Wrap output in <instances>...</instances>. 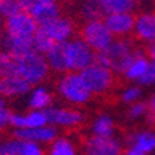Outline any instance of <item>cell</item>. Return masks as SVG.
Wrapping results in <instances>:
<instances>
[{
	"instance_id": "obj_21",
	"label": "cell",
	"mask_w": 155,
	"mask_h": 155,
	"mask_svg": "<svg viewBox=\"0 0 155 155\" xmlns=\"http://www.w3.org/2000/svg\"><path fill=\"white\" fill-rule=\"evenodd\" d=\"M104 11L108 14L130 13L139 4V0H100Z\"/></svg>"
},
{
	"instance_id": "obj_33",
	"label": "cell",
	"mask_w": 155,
	"mask_h": 155,
	"mask_svg": "<svg viewBox=\"0 0 155 155\" xmlns=\"http://www.w3.org/2000/svg\"><path fill=\"white\" fill-rule=\"evenodd\" d=\"M10 115L8 110H0V129H4L7 125H10Z\"/></svg>"
},
{
	"instance_id": "obj_34",
	"label": "cell",
	"mask_w": 155,
	"mask_h": 155,
	"mask_svg": "<svg viewBox=\"0 0 155 155\" xmlns=\"http://www.w3.org/2000/svg\"><path fill=\"white\" fill-rule=\"evenodd\" d=\"M125 155H145L144 152H141V151H139V150L137 148H130V150H127V151H126V154Z\"/></svg>"
},
{
	"instance_id": "obj_40",
	"label": "cell",
	"mask_w": 155,
	"mask_h": 155,
	"mask_svg": "<svg viewBox=\"0 0 155 155\" xmlns=\"http://www.w3.org/2000/svg\"><path fill=\"white\" fill-rule=\"evenodd\" d=\"M62 2H67V3H69V2H75V0H62Z\"/></svg>"
},
{
	"instance_id": "obj_3",
	"label": "cell",
	"mask_w": 155,
	"mask_h": 155,
	"mask_svg": "<svg viewBox=\"0 0 155 155\" xmlns=\"http://www.w3.org/2000/svg\"><path fill=\"white\" fill-rule=\"evenodd\" d=\"M58 91L72 104H84L91 98V91L79 72H67L58 81Z\"/></svg>"
},
{
	"instance_id": "obj_13",
	"label": "cell",
	"mask_w": 155,
	"mask_h": 155,
	"mask_svg": "<svg viewBox=\"0 0 155 155\" xmlns=\"http://www.w3.org/2000/svg\"><path fill=\"white\" fill-rule=\"evenodd\" d=\"M86 152H93L96 155H119L122 145L114 137H98L91 136L84 144Z\"/></svg>"
},
{
	"instance_id": "obj_8",
	"label": "cell",
	"mask_w": 155,
	"mask_h": 155,
	"mask_svg": "<svg viewBox=\"0 0 155 155\" xmlns=\"http://www.w3.org/2000/svg\"><path fill=\"white\" fill-rule=\"evenodd\" d=\"M39 28L51 39V42L54 45L69 42L71 39H74L75 22L68 17L61 15L60 18L54 19V21L46 24V25L39 26Z\"/></svg>"
},
{
	"instance_id": "obj_38",
	"label": "cell",
	"mask_w": 155,
	"mask_h": 155,
	"mask_svg": "<svg viewBox=\"0 0 155 155\" xmlns=\"http://www.w3.org/2000/svg\"><path fill=\"white\" fill-rule=\"evenodd\" d=\"M48 2H57V0H32V3H48Z\"/></svg>"
},
{
	"instance_id": "obj_14",
	"label": "cell",
	"mask_w": 155,
	"mask_h": 155,
	"mask_svg": "<svg viewBox=\"0 0 155 155\" xmlns=\"http://www.w3.org/2000/svg\"><path fill=\"white\" fill-rule=\"evenodd\" d=\"M136 17L132 13H120V14H108L104 18V24L110 32L115 36H125L134 29Z\"/></svg>"
},
{
	"instance_id": "obj_9",
	"label": "cell",
	"mask_w": 155,
	"mask_h": 155,
	"mask_svg": "<svg viewBox=\"0 0 155 155\" xmlns=\"http://www.w3.org/2000/svg\"><path fill=\"white\" fill-rule=\"evenodd\" d=\"M48 118V125L60 126V127H75L83 122L84 116L81 111L72 110V108H57L50 107L46 110Z\"/></svg>"
},
{
	"instance_id": "obj_28",
	"label": "cell",
	"mask_w": 155,
	"mask_h": 155,
	"mask_svg": "<svg viewBox=\"0 0 155 155\" xmlns=\"http://www.w3.org/2000/svg\"><path fill=\"white\" fill-rule=\"evenodd\" d=\"M0 155H21V140L13 139L0 143Z\"/></svg>"
},
{
	"instance_id": "obj_18",
	"label": "cell",
	"mask_w": 155,
	"mask_h": 155,
	"mask_svg": "<svg viewBox=\"0 0 155 155\" xmlns=\"http://www.w3.org/2000/svg\"><path fill=\"white\" fill-rule=\"evenodd\" d=\"M67 43V42H65ZM65 43H58L50 51L46 54V60L47 64L50 67V69L60 74H67L69 72L68 69V64H67V54H65Z\"/></svg>"
},
{
	"instance_id": "obj_17",
	"label": "cell",
	"mask_w": 155,
	"mask_h": 155,
	"mask_svg": "<svg viewBox=\"0 0 155 155\" xmlns=\"http://www.w3.org/2000/svg\"><path fill=\"white\" fill-rule=\"evenodd\" d=\"M134 35L140 40L155 42V14L145 13L136 17Z\"/></svg>"
},
{
	"instance_id": "obj_16",
	"label": "cell",
	"mask_w": 155,
	"mask_h": 155,
	"mask_svg": "<svg viewBox=\"0 0 155 155\" xmlns=\"http://www.w3.org/2000/svg\"><path fill=\"white\" fill-rule=\"evenodd\" d=\"M32 86L19 76L0 78V96L2 97H18L29 93Z\"/></svg>"
},
{
	"instance_id": "obj_12",
	"label": "cell",
	"mask_w": 155,
	"mask_h": 155,
	"mask_svg": "<svg viewBox=\"0 0 155 155\" xmlns=\"http://www.w3.org/2000/svg\"><path fill=\"white\" fill-rule=\"evenodd\" d=\"M26 13L35 19L39 26H42L54 21V19L60 18L61 17V7H60V4L57 2L33 3Z\"/></svg>"
},
{
	"instance_id": "obj_25",
	"label": "cell",
	"mask_w": 155,
	"mask_h": 155,
	"mask_svg": "<svg viewBox=\"0 0 155 155\" xmlns=\"http://www.w3.org/2000/svg\"><path fill=\"white\" fill-rule=\"evenodd\" d=\"M17 76V58L0 50V78Z\"/></svg>"
},
{
	"instance_id": "obj_32",
	"label": "cell",
	"mask_w": 155,
	"mask_h": 155,
	"mask_svg": "<svg viewBox=\"0 0 155 155\" xmlns=\"http://www.w3.org/2000/svg\"><path fill=\"white\" fill-rule=\"evenodd\" d=\"M147 108H148V104L147 103H136L133 104L129 108V118H139V116L144 115L147 112Z\"/></svg>"
},
{
	"instance_id": "obj_23",
	"label": "cell",
	"mask_w": 155,
	"mask_h": 155,
	"mask_svg": "<svg viewBox=\"0 0 155 155\" xmlns=\"http://www.w3.org/2000/svg\"><path fill=\"white\" fill-rule=\"evenodd\" d=\"M114 120L108 115H100L97 116L93 122V133L98 137H112L114 133Z\"/></svg>"
},
{
	"instance_id": "obj_15",
	"label": "cell",
	"mask_w": 155,
	"mask_h": 155,
	"mask_svg": "<svg viewBox=\"0 0 155 155\" xmlns=\"http://www.w3.org/2000/svg\"><path fill=\"white\" fill-rule=\"evenodd\" d=\"M35 39V38H33ZM33 39H19V38H13L4 33L2 36V50L7 51L13 57H22V55L28 54V53L35 50V42Z\"/></svg>"
},
{
	"instance_id": "obj_4",
	"label": "cell",
	"mask_w": 155,
	"mask_h": 155,
	"mask_svg": "<svg viewBox=\"0 0 155 155\" xmlns=\"http://www.w3.org/2000/svg\"><path fill=\"white\" fill-rule=\"evenodd\" d=\"M65 54L69 72H79L96 61V53L84 43L82 38H74L65 43Z\"/></svg>"
},
{
	"instance_id": "obj_37",
	"label": "cell",
	"mask_w": 155,
	"mask_h": 155,
	"mask_svg": "<svg viewBox=\"0 0 155 155\" xmlns=\"http://www.w3.org/2000/svg\"><path fill=\"white\" fill-rule=\"evenodd\" d=\"M0 110H7L6 100H4V97H2V96H0Z\"/></svg>"
},
{
	"instance_id": "obj_2",
	"label": "cell",
	"mask_w": 155,
	"mask_h": 155,
	"mask_svg": "<svg viewBox=\"0 0 155 155\" xmlns=\"http://www.w3.org/2000/svg\"><path fill=\"white\" fill-rule=\"evenodd\" d=\"M48 71L50 67L47 64L46 55L40 54L36 50L17 58V76L22 78L32 87L42 83L47 78Z\"/></svg>"
},
{
	"instance_id": "obj_7",
	"label": "cell",
	"mask_w": 155,
	"mask_h": 155,
	"mask_svg": "<svg viewBox=\"0 0 155 155\" xmlns=\"http://www.w3.org/2000/svg\"><path fill=\"white\" fill-rule=\"evenodd\" d=\"M38 28L36 21L25 11H19L18 14L7 18L4 22V33L19 39H33Z\"/></svg>"
},
{
	"instance_id": "obj_11",
	"label": "cell",
	"mask_w": 155,
	"mask_h": 155,
	"mask_svg": "<svg viewBox=\"0 0 155 155\" xmlns=\"http://www.w3.org/2000/svg\"><path fill=\"white\" fill-rule=\"evenodd\" d=\"M10 125L15 130L36 129L48 125V118L46 111H29L28 114H11Z\"/></svg>"
},
{
	"instance_id": "obj_1",
	"label": "cell",
	"mask_w": 155,
	"mask_h": 155,
	"mask_svg": "<svg viewBox=\"0 0 155 155\" xmlns=\"http://www.w3.org/2000/svg\"><path fill=\"white\" fill-rule=\"evenodd\" d=\"M139 57H144V53L134 50L127 39H115L104 51L97 53L96 62L111 69L114 74L125 75Z\"/></svg>"
},
{
	"instance_id": "obj_24",
	"label": "cell",
	"mask_w": 155,
	"mask_h": 155,
	"mask_svg": "<svg viewBox=\"0 0 155 155\" xmlns=\"http://www.w3.org/2000/svg\"><path fill=\"white\" fill-rule=\"evenodd\" d=\"M47 155H76V150L71 140L65 137H57L50 144Z\"/></svg>"
},
{
	"instance_id": "obj_10",
	"label": "cell",
	"mask_w": 155,
	"mask_h": 155,
	"mask_svg": "<svg viewBox=\"0 0 155 155\" xmlns=\"http://www.w3.org/2000/svg\"><path fill=\"white\" fill-rule=\"evenodd\" d=\"M58 137V130L53 125H46L36 129H21L14 130V139L24 141H33L38 144H51Z\"/></svg>"
},
{
	"instance_id": "obj_26",
	"label": "cell",
	"mask_w": 155,
	"mask_h": 155,
	"mask_svg": "<svg viewBox=\"0 0 155 155\" xmlns=\"http://www.w3.org/2000/svg\"><path fill=\"white\" fill-rule=\"evenodd\" d=\"M148 60L145 57H139L130 65V68L127 69V72L125 74V76L129 79V81H139L140 78L144 75L145 69L148 67Z\"/></svg>"
},
{
	"instance_id": "obj_35",
	"label": "cell",
	"mask_w": 155,
	"mask_h": 155,
	"mask_svg": "<svg viewBox=\"0 0 155 155\" xmlns=\"http://www.w3.org/2000/svg\"><path fill=\"white\" fill-rule=\"evenodd\" d=\"M148 55L155 61V42H152L148 47Z\"/></svg>"
},
{
	"instance_id": "obj_29",
	"label": "cell",
	"mask_w": 155,
	"mask_h": 155,
	"mask_svg": "<svg viewBox=\"0 0 155 155\" xmlns=\"http://www.w3.org/2000/svg\"><path fill=\"white\" fill-rule=\"evenodd\" d=\"M21 155H45L42 145L33 141L21 140Z\"/></svg>"
},
{
	"instance_id": "obj_39",
	"label": "cell",
	"mask_w": 155,
	"mask_h": 155,
	"mask_svg": "<svg viewBox=\"0 0 155 155\" xmlns=\"http://www.w3.org/2000/svg\"><path fill=\"white\" fill-rule=\"evenodd\" d=\"M84 155H96V154H93V152H84Z\"/></svg>"
},
{
	"instance_id": "obj_30",
	"label": "cell",
	"mask_w": 155,
	"mask_h": 155,
	"mask_svg": "<svg viewBox=\"0 0 155 155\" xmlns=\"http://www.w3.org/2000/svg\"><path fill=\"white\" fill-rule=\"evenodd\" d=\"M137 82L140 84H154L155 83V61L154 60L148 62V67L145 69L144 75Z\"/></svg>"
},
{
	"instance_id": "obj_31",
	"label": "cell",
	"mask_w": 155,
	"mask_h": 155,
	"mask_svg": "<svg viewBox=\"0 0 155 155\" xmlns=\"http://www.w3.org/2000/svg\"><path fill=\"white\" fill-rule=\"evenodd\" d=\"M141 94H143V91L140 87L133 86V87H129L127 90L123 91L122 100L125 101V103H134L136 100H139L140 97H141Z\"/></svg>"
},
{
	"instance_id": "obj_22",
	"label": "cell",
	"mask_w": 155,
	"mask_h": 155,
	"mask_svg": "<svg viewBox=\"0 0 155 155\" xmlns=\"http://www.w3.org/2000/svg\"><path fill=\"white\" fill-rule=\"evenodd\" d=\"M132 144L133 148H137L139 151L144 152H151L155 148V134L152 132H141L137 133L132 137Z\"/></svg>"
},
{
	"instance_id": "obj_27",
	"label": "cell",
	"mask_w": 155,
	"mask_h": 155,
	"mask_svg": "<svg viewBox=\"0 0 155 155\" xmlns=\"http://www.w3.org/2000/svg\"><path fill=\"white\" fill-rule=\"evenodd\" d=\"M21 11L19 0H0V14L4 17V19L15 15Z\"/></svg>"
},
{
	"instance_id": "obj_36",
	"label": "cell",
	"mask_w": 155,
	"mask_h": 155,
	"mask_svg": "<svg viewBox=\"0 0 155 155\" xmlns=\"http://www.w3.org/2000/svg\"><path fill=\"white\" fill-rule=\"evenodd\" d=\"M150 111L155 114V94H154V96H152V98H151V103H150Z\"/></svg>"
},
{
	"instance_id": "obj_20",
	"label": "cell",
	"mask_w": 155,
	"mask_h": 155,
	"mask_svg": "<svg viewBox=\"0 0 155 155\" xmlns=\"http://www.w3.org/2000/svg\"><path fill=\"white\" fill-rule=\"evenodd\" d=\"M81 15L86 22H90V21H104L107 13L104 11L100 0H84L81 7Z\"/></svg>"
},
{
	"instance_id": "obj_6",
	"label": "cell",
	"mask_w": 155,
	"mask_h": 155,
	"mask_svg": "<svg viewBox=\"0 0 155 155\" xmlns=\"http://www.w3.org/2000/svg\"><path fill=\"white\" fill-rule=\"evenodd\" d=\"M81 75L93 94H100L107 91L112 86L114 82V72L96 61L90 67L83 69Z\"/></svg>"
},
{
	"instance_id": "obj_19",
	"label": "cell",
	"mask_w": 155,
	"mask_h": 155,
	"mask_svg": "<svg viewBox=\"0 0 155 155\" xmlns=\"http://www.w3.org/2000/svg\"><path fill=\"white\" fill-rule=\"evenodd\" d=\"M51 94L45 86H35V89L29 91L28 104L32 111H46L51 105Z\"/></svg>"
},
{
	"instance_id": "obj_5",
	"label": "cell",
	"mask_w": 155,
	"mask_h": 155,
	"mask_svg": "<svg viewBox=\"0 0 155 155\" xmlns=\"http://www.w3.org/2000/svg\"><path fill=\"white\" fill-rule=\"evenodd\" d=\"M81 38L96 54L104 51L115 40L114 35L110 32V29L107 28L104 21L86 22L81 29Z\"/></svg>"
}]
</instances>
